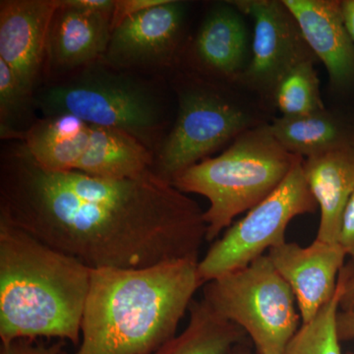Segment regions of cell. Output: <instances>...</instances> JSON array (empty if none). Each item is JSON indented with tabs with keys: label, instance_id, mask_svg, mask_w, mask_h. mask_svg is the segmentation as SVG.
Returning <instances> with one entry per match:
<instances>
[{
	"label": "cell",
	"instance_id": "11",
	"mask_svg": "<svg viewBox=\"0 0 354 354\" xmlns=\"http://www.w3.org/2000/svg\"><path fill=\"white\" fill-rule=\"evenodd\" d=\"M267 255L292 290L302 323L311 321L334 297L346 257L339 243L317 239L306 247L286 241Z\"/></svg>",
	"mask_w": 354,
	"mask_h": 354
},
{
	"label": "cell",
	"instance_id": "25",
	"mask_svg": "<svg viewBox=\"0 0 354 354\" xmlns=\"http://www.w3.org/2000/svg\"><path fill=\"white\" fill-rule=\"evenodd\" d=\"M167 0H115L111 14V31L128 17L160 6Z\"/></svg>",
	"mask_w": 354,
	"mask_h": 354
},
{
	"label": "cell",
	"instance_id": "7",
	"mask_svg": "<svg viewBox=\"0 0 354 354\" xmlns=\"http://www.w3.org/2000/svg\"><path fill=\"white\" fill-rule=\"evenodd\" d=\"M202 299L241 328L259 354H286L301 326L295 295L267 254L205 283Z\"/></svg>",
	"mask_w": 354,
	"mask_h": 354
},
{
	"label": "cell",
	"instance_id": "26",
	"mask_svg": "<svg viewBox=\"0 0 354 354\" xmlns=\"http://www.w3.org/2000/svg\"><path fill=\"white\" fill-rule=\"evenodd\" d=\"M337 243L342 246L354 264V192L342 215Z\"/></svg>",
	"mask_w": 354,
	"mask_h": 354
},
{
	"label": "cell",
	"instance_id": "14",
	"mask_svg": "<svg viewBox=\"0 0 354 354\" xmlns=\"http://www.w3.org/2000/svg\"><path fill=\"white\" fill-rule=\"evenodd\" d=\"M245 17L232 1L216 4L209 11L193 46L200 74L237 84L251 55Z\"/></svg>",
	"mask_w": 354,
	"mask_h": 354
},
{
	"label": "cell",
	"instance_id": "30",
	"mask_svg": "<svg viewBox=\"0 0 354 354\" xmlns=\"http://www.w3.org/2000/svg\"><path fill=\"white\" fill-rule=\"evenodd\" d=\"M342 9L344 22L354 43V0H342Z\"/></svg>",
	"mask_w": 354,
	"mask_h": 354
},
{
	"label": "cell",
	"instance_id": "18",
	"mask_svg": "<svg viewBox=\"0 0 354 354\" xmlns=\"http://www.w3.org/2000/svg\"><path fill=\"white\" fill-rule=\"evenodd\" d=\"M150 149L129 133L91 127L88 148L75 171L100 178L122 180L153 171Z\"/></svg>",
	"mask_w": 354,
	"mask_h": 354
},
{
	"label": "cell",
	"instance_id": "16",
	"mask_svg": "<svg viewBox=\"0 0 354 354\" xmlns=\"http://www.w3.org/2000/svg\"><path fill=\"white\" fill-rule=\"evenodd\" d=\"M304 172L320 209L316 239L337 243L342 215L354 192V147L304 158Z\"/></svg>",
	"mask_w": 354,
	"mask_h": 354
},
{
	"label": "cell",
	"instance_id": "20",
	"mask_svg": "<svg viewBox=\"0 0 354 354\" xmlns=\"http://www.w3.org/2000/svg\"><path fill=\"white\" fill-rule=\"evenodd\" d=\"M188 312L187 327L152 354H227L245 341L241 328L218 315L204 300H193Z\"/></svg>",
	"mask_w": 354,
	"mask_h": 354
},
{
	"label": "cell",
	"instance_id": "24",
	"mask_svg": "<svg viewBox=\"0 0 354 354\" xmlns=\"http://www.w3.org/2000/svg\"><path fill=\"white\" fill-rule=\"evenodd\" d=\"M66 342L58 341L46 346L37 339H16L9 344H1L0 354H62Z\"/></svg>",
	"mask_w": 354,
	"mask_h": 354
},
{
	"label": "cell",
	"instance_id": "31",
	"mask_svg": "<svg viewBox=\"0 0 354 354\" xmlns=\"http://www.w3.org/2000/svg\"><path fill=\"white\" fill-rule=\"evenodd\" d=\"M227 354H252V353L249 351L245 344L242 342V344H236V346H234Z\"/></svg>",
	"mask_w": 354,
	"mask_h": 354
},
{
	"label": "cell",
	"instance_id": "22",
	"mask_svg": "<svg viewBox=\"0 0 354 354\" xmlns=\"http://www.w3.org/2000/svg\"><path fill=\"white\" fill-rule=\"evenodd\" d=\"M342 290L339 276L337 291L317 315L302 323L286 348V354H342L337 333V313Z\"/></svg>",
	"mask_w": 354,
	"mask_h": 354
},
{
	"label": "cell",
	"instance_id": "15",
	"mask_svg": "<svg viewBox=\"0 0 354 354\" xmlns=\"http://www.w3.org/2000/svg\"><path fill=\"white\" fill-rule=\"evenodd\" d=\"M111 14L68 8L57 2L46 44L50 68L70 71L104 57L111 39Z\"/></svg>",
	"mask_w": 354,
	"mask_h": 354
},
{
	"label": "cell",
	"instance_id": "13",
	"mask_svg": "<svg viewBox=\"0 0 354 354\" xmlns=\"http://www.w3.org/2000/svg\"><path fill=\"white\" fill-rule=\"evenodd\" d=\"M297 19L305 41L322 62L330 87L339 95L354 92V43L342 0H283Z\"/></svg>",
	"mask_w": 354,
	"mask_h": 354
},
{
	"label": "cell",
	"instance_id": "3",
	"mask_svg": "<svg viewBox=\"0 0 354 354\" xmlns=\"http://www.w3.org/2000/svg\"><path fill=\"white\" fill-rule=\"evenodd\" d=\"M92 269L0 221V339L80 344Z\"/></svg>",
	"mask_w": 354,
	"mask_h": 354
},
{
	"label": "cell",
	"instance_id": "10",
	"mask_svg": "<svg viewBox=\"0 0 354 354\" xmlns=\"http://www.w3.org/2000/svg\"><path fill=\"white\" fill-rule=\"evenodd\" d=\"M186 3L167 0L128 17L111 31L104 58L113 68L167 66L176 60L186 17Z\"/></svg>",
	"mask_w": 354,
	"mask_h": 354
},
{
	"label": "cell",
	"instance_id": "8",
	"mask_svg": "<svg viewBox=\"0 0 354 354\" xmlns=\"http://www.w3.org/2000/svg\"><path fill=\"white\" fill-rule=\"evenodd\" d=\"M304 160L298 156L281 185L213 242L198 264L203 286L243 269L266 251L285 243L286 227L293 218L316 213L318 204L305 179Z\"/></svg>",
	"mask_w": 354,
	"mask_h": 354
},
{
	"label": "cell",
	"instance_id": "9",
	"mask_svg": "<svg viewBox=\"0 0 354 354\" xmlns=\"http://www.w3.org/2000/svg\"><path fill=\"white\" fill-rule=\"evenodd\" d=\"M232 3L254 24L250 60L237 84L272 111L271 97L279 80L297 65L317 58L283 0Z\"/></svg>",
	"mask_w": 354,
	"mask_h": 354
},
{
	"label": "cell",
	"instance_id": "19",
	"mask_svg": "<svg viewBox=\"0 0 354 354\" xmlns=\"http://www.w3.org/2000/svg\"><path fill=\"white\" fill-rule=\"evenodd\" d=\"M91 125L72 115L46 116L23 133L36 164L50 171H75L88 148Z\"/></svg>",
	"mask_w": 354,
	"mask_h": 354
},
{
	"label": "cell",
	"instance_id": "21",
	"mask_svg": "<svg viewBox=\"0 0 354 354\" xmlns=\"http://www.w3.org/2000/svg\"><path fill=\"white\" fill-rule=\"evenodd\" d=\"M316 62H301L279 80L271 97V109H277L279 116L295 118L325 108Z\"/></svg>",
	"mask_w": 354,
	"mask_h": 354
},
{
	"label": "cell",
	"instance_id": "2",
	"mask_svg": "<svg viewBox=\"0 0 354 354\" xmlns=\"http://www.w3.org/2000/svg\"><path fill=\"white\" fill-rule=\"evenodd\" d=\"M199 260L171 261L144 269L92 270L74 353L152 354L177 335L203 283Z\"/></svg>",
	"mask_w": 354,
	"mask_h": 354
},
{
	"label": "cell",
	"instance_id": "4",
	"mask_svg": "<svg viewBox=\"0 0 354 354\" xmlns=\"http://www.w3.org/2000/svg\"><path fill=\"white\" fill-rule=\"evenodd\" d=\"M272 134L270 123L242 133L215 158L191 165L171 183L185 194L204 196L206 241L214 242L237 216L250 211L285 180L297 162Z\"/></svg>",
	"mask_w": 354,
	"mask_h": 354
},
{
	"label": "cell",
	"instance_id": "1",
	"mask_svg": "<svg viewBox=\"0 0 354 354\" xmlns=\"http://www.w3.org/2000/svg\"><path fill=\"white\" fill-rule=\"evenodd\" d=\"M0 221L92 270L199 260L207 235L198 203L155 171L122 180L46 171L23 143L2 153Z\"/></svg>",
	"mask_w": 354,
	"mask_h": 354
},
{
	"label": "cell",
	"instance_id": "29",
	"mask_svg": "<svg viewBox=\"0 0 354 354\" xmlns=\"http://www.w3.org/2000/svg\"><path fill=\"white\" fill-rule=\"evenodd\" d=\"M337 323L339 341L354 339V308L339 310Z\"/></svg>",
	"mask_w": 354,
	"mask_h": 354
},
{
	"label": "cell",
	"instance_id": "27",
	"mask_svg": "<svg viewBox=\"0 0 354 354\" xmlns=\"http://www.w3.org/2000/svg\"><path fill=\"white\" fill-rule=\"evenodd\" d=\"M342 290L339 310L354 308V264L344 265L339 272Z\"/></svg>",
	"mask_w": 354,
	"mask_h": 354
},
{
	"label": "cell",
	"instance_id": "32",
	"mask_svg": "<svg viewBox=\"0 0 354 354\" xmlns=\"http://www.w3.org/2000/svg\"><path fill=\"white\" fill-rule=\"evenodd\" d=\"M348 354H353V353H348Z\"/></svg>",
	"mask_w": 354,
	"mask_h": 354
},
{
	"label": "cell",
	"instance_id": "23",
	"mask_svg": "<svg viewBox=\"0 0 354 354\" xmlns=\"http://www.w3.org/2000/svg\"><path fill=\"white\" fill-rule=\"evenodd\" d=\"M30 95L21 87L13 72L6 62L0 59V129L2 139L15 138L12 120L19 115L20 111Z\"/></svg>",
	"mask_w": 354,
	"mask_h": 354
},
{
	"label": "cell",
	"instance_id": "5",
	"mask_svg": "<svg viewBox=\"0 0 354 354\" xmlns=\"http://www.w3.org/2000/svg\"><path fill=\"white\" fill-rule=\"evenodd\" d=\"M178 111L160 146L153 169L171 181L239 135L271 122V109L236 83L203 74H184L176 82Z\"/></svg>",
	"mask_w": 354,
	"mask_h": 354
},
{
	"label": "cell",
	"instance_id": "12",
	"mask_svg": "<svg viewBox=\"0 0 354 354\" xmlns=\"http://www.w3.org/2000/svg\"><path fill=\"white\" fill-rule=\"evenodd\" d=\"M57 0L0 2V59L31 95L46 59V44Z\"/></svg>",
	"mask_w": 354,
	"mask_h": 354
},
{
	"label": "cell",
	"instance_id": "28",
	"mask_svg": "<svg viewBox=\"0 0 354 354\" xmlns=\"http://www.w3.org/2000/svg\"><path fill=\"white\" fill-rule=\"evenodd\" d=\"M60 6L86 11L113 13L115 0H57Z\"/></svg>",
	"mask_w": 354,
	"mask_h": 354
},
{
	"label": "cell",
	"instance_id": "17",
	"mask_svg": "<svg viewBox=\"0 0 354 354\" xmlns=\"http://www.w3.org/2000/svg\"><path fill=\"white\" fill-rule=\"evenodd\" d=\"M274 136L288 152L304 158L354 147V113L325 108L270 122Z\"/></svg>",
	"mask_w": 354,
	"mask_h": 354
},
{
	"label": "cell",
	"instance_id": "6",
	"mask_svg": "<svg viewBox=\"0 0 354 354\" xmlns=\"http://www.w3.org/2000/svg\"><path fill=\"white\" fill-rule=\"evenodd\" d=\"M90 67L39 95L46 116L72 115L91 127L122 130L151 147L164 127L158 95L132 77Z\"/></svg>",
	"mask_w": 354,
	"mask_h": 354
}]
</instances>
